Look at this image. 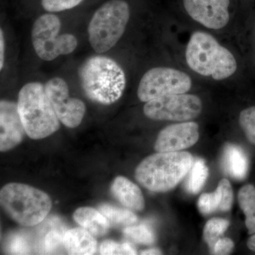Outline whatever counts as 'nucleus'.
I'll use <instances>...</instances> for the list:
<instances>
[{
	"instance_id": "obj_1",
	"label": "nucleus",
	"mask_w": 255,
	"mask_h": 255,
	"mask_svg": "<svg viewBox=\"0 0 255 255\" xmlns=\"http://www.w3.org/2000/svg\"><path fill=\"white\" fill-rule=\"evenodd\" d=\"M182 55L189 71L211 81H230L238 73V59L231 48L201 28L188 35Z\"/></svg>"
},
{
	"instance_id": "obj_2",
	"label": "nucleus",
	"mask_w": 255,
	"mask_h": 255,
	"mask_svg": "<svg viewBox=\"0 0 255 255\" xmlns=\"http://www.w3.org/2000/svg\"><path fill=\"white\" fill-rule=\"evenodd\" d=\"M82 87L90 100L104 105L115 103L127 87V76L115 60L104 55L88 58L80 70Z\"/></svg>"
},
{
	"instance_id": "obj_3",
	"label": "nucleus",
	"mask_w": 255,
	"mask_h": 255,
	"mask_svg": "<svg viewBox=\"0 0 255 255\" xmlns=\"http://www.w3.org/2000/svg\"><path fill=\"white\" fill-rule=\"evenodd\" d=\"M194 158L187 152H159L137 166L135 179L148 190L166 192L174 189L190 171Z\"/></svg>"
},
{
	"instance_id": "obj_4",
	"label": "nucleus",
	"mask_w": 255,
	"mask_h": 255,
	"mask_svg": "<svg viewBox=\"0 0 255 255\" xmlns=\"http://www.w3.org/2000/svg\"><path fill=\"white\" fill-rule=\"evenodd\" d=\"M17 104L28 137L35 140L45 138L59 129V119L41 82L26 84L18 93Z\"/></svg>"
},
{
	"instance_id": "obj_5",
	"label": "nucleus",
	"mask_w": 255,
	"mask_h": 255,
	"mask_svg": "<svg viewBox=\"0 0 255 255\" xmlns=\"http://www.w3.org/2000/svg\"><path fill=\"white\" fill-rule=\"evenodd\" d=\"M0 202L6 214L23 226L39 224L52 207L50 196L27 184L10 183L0 191Z\"/></svg>"
},
{
	"instance_id": "obj_6",
	"label": "nucleus",
	"mask_w": 255,
	"mask_h": 255,
	"mask_svg": "<svg viewBox=\"0 0 255 255\" xmlns=\"http://www.w3.org/2000/svg\"><path fill=\"white\" fill-rule=\"evenodd\" d=\"M130 15L128 0H109L97 9L88 26L89 41L96 53H106L118 43Z\"/></svg>"
},
{
	"instance_id": "obj_7",
	"label": "nucleus",
	"mask_w": 255,
	"mask_h": 255,
	"mask_svg": "<svg viewBox=\"0 0 255 255\" xmlns=\"http://www.w3.org/2000/svg\"><path fill=\"white\" fill-rule=\"evenodd\" d=\"M60 18L53 13H46L36 18L31 29V41L37 55L45 61H51L60 55L70 54L76 49V37L70 33L60 34Z\"/></svg>"
},
{
	"instance_id": "obj_8",
	"label": "nucleus",
	"mask_w": 255,
	"mask_h": 255,
	"mask_svg": "<svg viewBox=\"0 0 255 255\" xmlns=\"http://www.w3.org/2000/svg\"><path fill=\"white\" fill-rule=\"evenodd\" d=\"M194 82L191 74L182 69L174 66L155 67L142 75L137 96L140 102L146 103L164 96L190 92Z\"/></svg>"
},
{
	"instance_id": "obj_9",
	"label": "nucleus",
	"mask_w": 255,
	"mask_h": 255,
	"mask_svg": "<svg viewBox=\"0 0 255 255\" xmlns=\"http://www.w3.org/2000/svg\"><path fill=\"white\" fill-rule=\"evenodd\" d=\"M203 110L202 100L190 92L164 96L146 102L143 112L155 121L183 122L193 120Z\"/></svg>"
},
{
	"instance_id": "obj_10",
	"label": "nucleus",
	"mask_w": 255,
	"mask_h": 255,
	"mask_svg": "<svg viewBox=\"0 0 255 255\" xmlns=\"http://www.w3.org/2000/svg\"><path fill=\"white\" fill-rule=\"evenodd\" d=\"M184 14L203 29L224 31L232 23L234 0H178Z\"/></svg>"
},
{
	"instance_id": "obj_11",
	"label": "nucleus",
	"mask_w": 255,
	"mask_h": 255,
	"mask_svg": "<svg viewBox=\"0 0 255 255\" xmlns=\"http://www.w3.org/2000/svg\"><path fill=\"white\" fill-rule=\"evenodd\" d=\"M45 90L60 122L70 128L78 127L85 117L86 107L82 101L70 97L66 81L58 77L50 79Z\"/></svg>"
},
{
	"instance_id": "obj_12",
	"label": "nucleus",
	"mask_w": 255,
	"mask_h": 255,
	"mask_svg": "<svg viewBox=\"0 0 255 255\" xmlns=\"http://www.w3.org/2000/svg\"><path fill=\"white\" fill-rule=\"evenodd\" d=\"M199 138V127L196 122H183L164 128L156 140L157 152H178L189 148Z\"/></svg>"
},
{
	"instance_id": "obj_13",
	"label": "nucleus",
	"mask_w": 255,
	"mask_h": 255,
	"mask_svg": "<svg viewBox=\"0 0 255 255\" xmlns=\"http://www.w3.org/2000/svg\"><path fill=\"white\" fill-rule=\"evenodd\" d=\"M0 150L14 148L22 141L26 133L18 112V104L9 101L0 102Z\"/></svg>"
},
{
	"instance_id": "obj_14",
	"label": "nucleus",
	"mask_w": 255,
	"mask_h": 255,
	"mask_svg": "<svg viewBox=\"0 0 255 255\" xmlns=\"http://www.w3.org/2000/svg\"><path fill=\"white\" fill-rule=\"evenodd\" d=\"M233 191L231 183L226 179L219 182L213 193L203 194L198 201V207L201 214L209 215L216 211H229L232 207Z\"/></svg>"
},
{
	"instance_id": "obj_15",
	"label": "nucleus",
	"mask_w": 255,
	"mask_h": 255,
	"mask_svg": "<svg viewBox=\"0 0 255 255\" xmlns=\"http://www.w3.org/2000/svg\"><path fill=\"white\" fill-rule=\"evenodd\" d=\"M111 191L116 199L128 209L142 211L145 207V201L142 191L136 184L124 177L114 179Z\"/></svg>"
},
{
	"instance_id": "obj_16",
	"label": "nucleus",
	"mask_w": 255,
	"mask_h": 255,
	"mask_svg": "<svg viewBox=\"0 0 255 255\" xmlns=\"http://www.w3.org/2000/svg\"><path fill=\"white\" fill-rule=\"evenodd\" d=\"M63 243L69 255H94L97 251L95 238L82 227L67 231L63 235Z\"/></svg>"
},
{
	"instance_id": "obj_17",
	"label": "nucleus",
	"mask_w": 255,
	"mask_h": 255,
	"mask_svg": "<svg viewBox=\"0 0 255 255\" xmlns=\"http://www.w3.org/2000/svg\"><path fill=\"white\" fill-rule=\"evenodd\" d=\"M73 218L81 227L95 237L105 236L110 230L109 220L101 211L93 208H79L74 213Z\"/></svg>"
},
{
	"instance_id": "obj_18",
	"label": "nucleus",
	"mask_w": 255,
	"mask_h": 255,
	"mask_svg": "<svg viewBox=\"0 0 255 255\" xmlns=\"http://www.w3.org/2000/svg\"><path fill=\"white\" fill-rule=\"evenodd\" d=\"M223 166L230 177L242 180L248 174L249 162L246 152L241 147L229 144L223 151Z\"/></svg>"
},
{
	"instance_id": "obj_19",
	"label": "nucleus",
	"mask_w": 255,
	"mask_h": 255,
	"mask_svg": "<svg viewBox=\"0 0 255 255\" xmlns=\"http://www.w3.org/2000/svg\"><path fill=\"white\" fill-rule=\"evenodd\" d=\"M240 207L246 215V225L249 234L255 233V187L247 184L238 193Z\"/></svg>"
},
{
	"instance_id": "obj_20",
	"label": "nucleus",
	"mask_w": 255,
	"mask_h": 255,
	"mask_svg": "<svg viewBox=\"0 0 255 255\" xmlns=\"http://www.w3.org/2000/svg\"><path fill=\"white\" fill-rule=\"evenodd\" d=\"M209 176V169L202 159L194 161L191 167L189 177L186 183L187 191L192 194H196L204 187Z\"/></svg>"
},
{
	"instance_id": "obj_21",
	"label": "nucleus",
	"mask_w": 255,
	"mask_h": 255,
	"mask_svg": "<svg viewBox=\"0 0 255 255\" xmlns=\"http://www.w3.org/2000/svg\"><path fill=\"white\" fill-rule=\"evenodd\" d=\"M100 211L112 224L130 226L137 221V216L128 210L119 209L110 204L100 206Z\"/></svg>"
},
{
	"instance_id": "obj_22",
	"label": "nucleus",
	"mask_w": 255,
	"mask_h": 255,
	"mask_svg": "<svg viewBox=\"0 0 255 255\" xmlns=\"http://www.w3.org/2000/svg\"><path fill=\"white\" fill-rule=\"evenodd\" d=\"M229 225V221L222 219H213L206 223L204 228V239L211 251H214L215 245L222 238Z\"/></svg>"
},
{
	"instance_id": "obj_23",
	"label": "nucleus",
	"mask_w": 255,
	"mask_h": 255,
	"mask_svg": "<svg viewBox=\"0 0 255 255\" xmlns=\"http://www.w3.org/2000/svg\"><path fill=\"white\" fill-rule=\"evenodd\" d=\"M127 237L135 242L144 245H151L155 241L153 232L145 225L128 226L124 230Z\"/></svg>"
},
{
	"instance_id": "obj_24",
	"label": "nucleus",
	"mask_w": 255,
	"mask_h": 255,
	"mask_svg": "<svg viewBox=\"0 0 255 255\" xmlns=\"http://www.w3.org/2000/svg\"><path fill=\"white\" fill-rule=\"evenodd\" d=\"M239 124L248 140L255 145V107L242 111Z\"/></svg>"
},
{
	"instance_id": "obj_25",
	"label": "nucleus",
	"mask_w": 255,
	"mask_h": 255,
	"mask_svg": "<svg viewBox=\"0 0 255 255\" xmlns=\"http://www.w3.org/2000/svg\"><path fill=\"white\" fill-rule=\"evenodd\" d=\"M42 8L49 13L61 12L73 9L85 0H40Z\"/></svg>"
},
{
	"instance_id": "obj_26",
	"label": "nucleus",
	"mask_w": 255,
	"mask_h": 255,
	"mask_svg": "<svg viewBox=\"0 0 255 255\" xmlns=\"http://www.w3.org/2000/svg\"><path fill=\"white\" fill-rule=\"evenodd\" d=\"M44 244L47 253L53 254L61 246L64 247L63 236L57 231H50L46 236Z\"/></svg>"
},
{
	"instance_id": "obj_27",
	"label": "nucleus",
	"mask_w": 255,
	"mask_h": 255,
	"mask_svg": "<svg viewBox=\"0 0 255 255\" xmlns=\"http://www.w3.org/2000/svg\"><path fill=\"white\" fill-rule=\"evenodd\" d=\"M233 248L234 243L230 238H221L215 245L212 252L214 255H229L233 251Z\"/></svg>"
},
{
	"instance_id": "obj_28",
	"label": "nucleus",
	"mask_w": 255,
	"mask_h": 255,
	"mask_svg": "<svg viewBox=\"0 0 255 255\" xmlns=\"http://www.w3.org/2000/svg\"><path fill=\"white\" fill-rule=\"evenodd\" d=\"M100 251L101 255H124L122 244L110 240L101 244Z\"/></svg>"
},
{
	"instance_id": "obj_29",
	"label": "nucleus",
	"mask_w": 255,
	"mask_h": 255,
	"mask_svg": "<svg viewBox=\"0 0 255 255\" xmlns=\"http://www.w3.org/2000/svg\"><path fill=\"white\" fill-rule=\"evenodd\" d=\"M10 252L12 254H27L28 249L26 242L19 237L14 238L10 246Z\"/></svg>"
},
{
	"instance_id": "obj_30",
	"label": "nucleus",
	"mask_w": 255,
	"mask_h": 255,
	"mask_svg": "<svg viewBox=\"0 0 255 255\" xmlns=\"http://www.w3.org/2000/svg\"><path fill=\"white\" fill-rule=\"evenodd\" d=\"M5 41L3 30L0 31V69L2 70L4 64Z\"/></svg>"
},
{
	"instance_id": "obj_31",
	"label": "nucleus",
	"mask_w": 255,
	"mask_h": 255,
	"mask_svg": "<svg viewBox=\"0 0 255 255\" xmlns=\"http://www.w3.org/2000/svg\"><path fill=\"white\" fill-rule=\"evenodd\" d=\"M123 247L124 255H136V251L134 249L129 243H124L122 244Z\"/></svg>"
},
{
	"instance_id": "obj_32",
	"label": "nucleus",
	"mask_w": 255,
	"mask_h": 255,
	"mask_svg": "<svg viewBox=\"0 0 255 255\" xmlns=\"http://www.w3.org/2000/svg\"><path fill=\"white\" fill-rule=\"evenodd\" d=\"M248 247L251 251L255 252V233L248 240Z\"/></svg>"
},
{
	"instance_id": "obj_33",
	"label": "nucleus",
	"mask_w": 255,
	"mask_h": 255,
	"mask_svg": "<svg viewBox=\"0 0 255 255\" xmlns=\"http://www.w3.org/2000/svg\"><path fill=\"white\" fill-rule=\"evenodd\" d=\"M162 253L157 249H149L147 251H142L141 255H161Z\"/></svg>"
}]
</instances>
